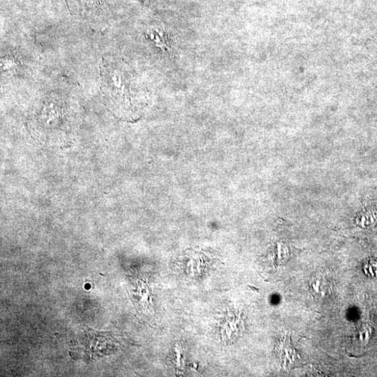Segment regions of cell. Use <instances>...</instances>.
<instances>
[{"label":"cell","instance_id":"cell-3","mask_svg":"<svg viewBox=\"0 0 377 377\" xmlns=\"http://www.w3.org/2000/svg\"><path fill=\"white\" fill-rule=\"evenodd\" d=\"M80 8L86 11L87 9L90 10H97L98 8L102 9L105 5L106 0H76Z\"/></svg>","mask_w":377,"mask_h":377},{"label":"cell","instance_id":"cell-2","mask_svg":"<svg viewBox=\"0 0 377 377\" xmlns=\"http://www.w3.org/2000/svg\"><path fill=\"white\" fill-rule=\"evenodd\" d=\"M311 290L313 295L324 298L331 293L332 285L329 279L325 274H318L311 282Z\"/></svg>","mask_w":377,"mask_h":377},{"label":"cell","instance_id":"cell-1","mask_svg":"<svg viewBox=\"0 0 377 377\" xmlns=\"http://www.w3.org/2000/svg\"><path fill=\"white\" fill-rule=\"evenodd\" d=\"M101 90L109 110L121 120L140 118L147 101L137 80L116 58H104L100 66Z\"/></svg>","mask_w":377,"mask_h":377}]
</instances>
